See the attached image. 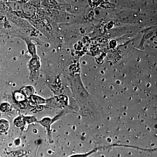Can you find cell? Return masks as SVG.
I'll return each mask as SVG.
<instances>
[{"instance_id": "2", "label": "cell", "mask_w": 157, "mask_h": 157, "mask_svg": "<svg viewBox=\"0 0 157 157\" xmlns=\"http://www.w3.org/2000/svg\"><path fill=\"white\" fill-rule=\"evenodd\" d=\"M12 106L8 103H3L0 105V111L3 113L10 112L12 110Z\"/></svg>"}, {"instance_id": "1", "label": "cell", "mask_w": 157, "mask_h": 157, "mask_svg": "<svg viewBox=\"0 0 157 157\" xmlns=\"http://www.w3.org/2000/svg\"><path fill=\"white\" fill-rule=\"evenodd\" d=\"M9 122L6 120L2 119L0 120V133H5L9 130Z\"/></svg>"}]
</instances>
